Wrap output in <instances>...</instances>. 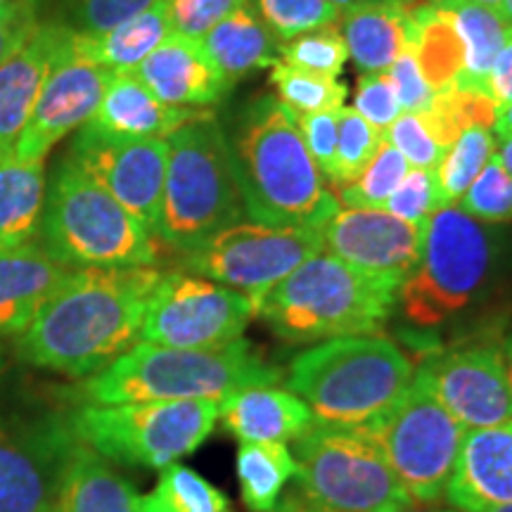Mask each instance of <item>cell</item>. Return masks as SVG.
<instances>
[{"label": "cell", "instance_id": "6da1fadb", "mask_svg": "<svg viewBox=\"0 0 512 512\" xmlns=\"http://www.w3.org/2000/svg\"><path fill=\"white\" fill-rule=\"evenodd\" d=\"M157 266L74 268L19 335L31 366L86 380L140 342Z\"/></svg>", "mask_w": 512, "mask_h": 512}, {"label": "cell", "instance_id": "7a4b0ae2", "mask_svg": "<svg viewBox=\"0 0 512 512\" xmlns=\"http://www.w3.org/2000/svg\"><path fill=\"white\" fill-rule=\"evenodd\" d=\"M242 202L256 223L278 228H323L339 202L292 112L278 98L249 107L233 150Z\"/></svg>", "mask_w": 512, "mask_h": 512}, {"label": "cell", "instance_id": "3957f363", "mask_svg": "<svg viewBox=\"0 0 512 512\" xmlns=\"http://www.w3.org/2000/svg\"><path fill=\"white\" fill-rule=\"evenodd\" d=\"M283 382V370L245 339L221 349H176L138 342L76 389L81 403L216 401L249 387Z\"/></svg>", "mask_w": 512, "mask_h": 512}, {"label": "cell", "instance_id": "277c9868", "mask_svg": "<svg viewBox=\"0 0 512 512\" xmlns=\"http://www.w3.org/2000/svg\"><path fill=\"white\" fill-rule=\"evenodd\" d=\"M399 283L363 273L328 252L252 297L254 316L285 342H325L380 332L396 309Z\"/></svg>", "mask_w": 512, "mask_h": 512}, {"label": "cell", "instance_id": "5b68a950", "mask_svg": "<svg viewBox=\"0 0 512 512\" xmlns=\"http://www.w3.org/2000/svg\"><path fill=\"white\" fill-rule=\"evenodd\" d=\"M508 242L496 226L458 207H441L425 223L420 259L396 294L403 320L418 330L451 323L494 290Z\"/></svg>", "mask_w": 512, "mask_h": 512}, {"label": "cell", "instance_id": "8992f818", "mask_svg": "<svg viewBox=\"0 0 512 512\" xmlns=\"http://www.w3.org/2000/svg\"><path fill=\"white\" fill-rule=\"evenodd\" d=\"M408 356L389 337H335L292 358L287 387L320 425L368 427L413 384Z\"/></svg>", "mask_w": 512, "mask_h": 512}, {"label": "cell", "instance_id": "52a82bcc", "mask_svg": "<svg viewBox=\"0 0 512 512\" xmlns=\"http://www.w3.org/2000/svg\"><path fill=\"white\" fill-rule=\"evenodd\" d=\"M166 145L169 159L157 238L190 254L211 235L247 216L233 147L209 110L171 133Z\"/></svg>", "mask_w": 512, "mask_h": 512}, {"label": "cell", "instance_id": "ba28073f", "mask_svg": "<svg viewBox=\"0 0 512 512\" xmlns=\"http://www.w3.org/2000/svg\"><path fill=\"white\" fill-rule=\"evenodd\" d=\"M41 238L69 268L155 266L159 259L157 235L69 157L46 190Z\"/></svg>", "mask_w": 512, "mask_h": 512}, {"label": "cell", "instance_id": "9c48e42d", "mask_svg": "<svg viewBox=\"0 0 512 512\" xmlns=\"http://www.w3.org/2000/svg\"><path fill=\"white\" fill-rule=\"evenodd\" d=\"M299 501L318 512H399L415 505L368 427L316 425L294 439Z\"/></svg>", "mask_w": 512, "mask_h": 512}, {"label": "cell", "instance_id": "30bf717a", "mask_svg": "<svg viewBox=\"0 0 512 512\" xmlns=\"http://www.w3.org/2000/svg\"><path fill=\"white\" fill-rule=\"evenodd\" d=\"M67 422L74 437L105 460L162 470L190 456L209 439L219 422V403H81Z\"/></svg>", "mask_w": 512, "mask_h": 512}, {"label": "cell", "instance_id": "8fae6325", "mask_svg": "<svg viewBox=\"0 0 512 512\" xmlns=\"http://www.w3.org/2000/svg\"><path fill=\"white\" fill-rule=\"evenodd\" d=\"M368 430L413 503L432 505L446 496L467 430L425 387L413 382Z\"/></svg>", "mask_w": 512, "mask_h": 512}, {"label": "cell", "instance_id": "7c38bea8", "mask_svg": "<svg viewBox=\"0 0 512 512\" xmlns=\"http://www.w3.org/2000/svg\"><path fill=\"white\" fill-rule=\"evenodd\" d=\"M320 252H325L323 228H278L238 221L185 254V266L252 299Z\"/></svg>", "mask_w": 512, "mask_h": 512}, {"label": "cell", "instance_id": "4fadbf2b", "mask_svg": "<svg viewBox=\"0 0 512 512\" xmlns=\"http://www.w3.org/2000/svg\"><path fill=\"white\" fill-rule=\"evenodd\" d=\"M254 318L247 294L197 273H164L147 304L140 342L176 349H221Z\"/></svg>", "mask_w": 512, "mask_h": 512}, {"label": "cell", "instance_id": "5bb4252c", "mask_svg": "<svg viewBox=\"0 0 512 512\" xmlns=\"http://www.w3.org/2000/svg\"><path fill=\"white\" fill-rule=\"evenodd\" d=\"M79 444L67 418L0 420V512H55Z\"/></svg>", "mask_w": 512, "mask_h": 512}, {"label": "cell", "instance_id": "9a60e30c", "mask_svg": "<svg viewBox=\"0 0 512 512\" xmlns=\"http://www.w3.org/2000/svg\"><path fill=\"white\" fill-rule=\"evenodd\" d=\"M413 382L425 387L465 430L512 420V389L501 342H465L422 358Z\"/></svg>", "mask_w": 512, "mask_h": 512}, {"label": "cell", "instance_id": "2e32d148", "mask_svg": "<svg viewBox=\"0 0 512 512\" xmlns=\"http://www.w3.org/2000/svg\"><path fill=\"white\" fill-rule=\"evenodd\" d=\"M69 159L157 235L169 145L162 138H114L81 126Z\"/></svg>", "mask_w": 512, "mask_h": 512}, {"label": "cell", "instance_id": "e0dca14e", "mask_svg": "<svg viewBox=\"0 0 512 512\" xmlns=\"http://www.w3.org/2000/svg\"><path fill=\"white\" fill-rule=\"evenodd\" d=\"M112 74V69L100 67V64L74 53L72 38H69L67 53L48 76L12 152L27 162L48 159L50 150L62 138L91 121Z\"/></svg>", "mask_w": 512, "mask_h": 512}, {"label": "cell", "instance_id": "ac0fdd59", "mask_svg": "<svg viewBox=\"0 0 512 512\" xmlns=\"http://www.w3.org/2000/svg\"><path fill=\"white\" fill-rule=\"evenodd\" d=\"M425 226L384 209H337L323 226L325 252L358 271L403 283L418 264Z\"/></svg>", "mask_w": 512, "mask_h": 512}, {"label": "cell", "instance_id": "d6986e66", "mask_svg": "<svg viewBox=\"0 0 512 512\" xmlns=\"http://www.w3.org/2000/svg\"><path fill=\"white\" fill-rule=\"evenodd\" d=\"M444 498L458 512H489L512 503V420L467 430Z\"/></svg>", "mask_w": 512, "mask_h": 512}, {"label": "cell", "instance_id": "ffe728a7", "mask_svg": "<svg viewBox=\"0 0 512 512\" xmlns=\"http://www.w3.org/2000/svg\"><path fill=\"white\" fill-rule=\"evenodd\" d=\"M72 29L38 24L29 41L0 64V152L12 150L48 76L67 53Z\"/></svg>", "mask_w": 512, "mask_h": 512}, {"label": "cell", "instance_id": "44dd1931", "mask_svg": "<svg viewBox=\"0 0 512 512\" xmlns=\"http://www.w3.org/2000/svg\"><path fill=\"white\" fill-rule=\"evenodd\" d=\"M157 100L174 107H209L233 88L214 67L200 41L171 34L136 69H131Z\"/></svg>", "mask_w": 512, "mask_h": 512}, {"label": "cell", "instance_id": "7402d4cb", "mask_svg": "<svg viewBox=\"0 0 512 512\" xmlns=\"http://www.w3.org/2000/svg\"><path fill=\"white\" fill-rule=\"evenodd\" d=\"M207 107H174L157 100L133 72H114L86 126L114 138H162L202 117Z\"/></svg>", "mask_w": 512, "mask_h": 512}, {"label": "cell", "instance_id": "603a6c76", "mask_svg": "<svg viewBox=\"0 0 512 512\" xmlns=\"http://www.w3.org/2000/svg\"><path fill=\"white\" fill-rule=\"evenodd\" d=\"M72 271L36 242L0 249V335H22Z\"/></svg>", "mask_w": 512, "mask_h": 512}, {"label": "cell", "instance_id": "cb8c5ba5", "mask_svg": "<svg viewBox=\"0 0 512 512\" xmlns=\"http://www.w3.org/2000/svg\"><path fill=\"white\" fill-rule=\"evenodd\" d=\"M223 430L240 444L247 441H294L316 425L311 408L290 389L249 387L219 403Z\"/></svg>", "mask_w": 512, "mask_h": 512}, {"label": "cell", "instance_id": "d4e9b609", "mask_svg": "<svg viewBox=\"0 0 512 512\" xmlns=\"http://www.w3.org/2000/svg\"><path fill=\"white\" fill-rule=\"evenodd\" d=\"M411 5L413 0H384L342 10L339 31L347 43L349 60H354L363 74L387 72L411 43Z\"/></svg>", "mask_w": 512, "mask_h": 512}, {"label": "cell", "instance_id": "484cf974", "mask_svg": "<svg viewBox=\"0 0 512 512\" xmlns=\"http://www.w3.org/2000/svg\"><path fill=\"white\" fill-rule=\"evenodd\" d=\"M200 43L214 67L230 83L259 69H271L278 62L280 41L271 34L252 3L242 5L216 24Z\"/></svg>", "mask_w": 512, "mask_h": 512}, {"label": "cell", "instance_id": "4316f807", "mask_svg": "<svg viewBox=\"0 0 512 512\" xmlns=\"http://www.w3.org/2000/svg\"><path fill=\"white\" fill-rule=\"evenodd\" d=\"M46 159L27 162L0 152V249L34 242L46 204Z\"/></svg>", "mask_w": 512, "mask_h": 512}, {"label": "cell", "instance_id": "83f0119b", "mask_svg": "<svg viewBox=\"0 0 512 512\" xmlns=\"http://www.w3.org/2000/svg\"><path fill=\"white\" fill-rule=\"evenodd\" d=\"M171 34L174 31H171L169 15H166V3L157 0L155 5L117 24L105 34L74 31L72 48L74 53L100 64V67L112 69V72H131Z\"/></svg>", "mask_w": 512, "mask_h": 512}, {"label": "cell", "instance_id": "f1b7e54d", "mask_svg": "<svg viewBox=\"0 0 512 512\" xmlns=\"http://www.w3.org/2000/svg\"><path fill=\"white\" fill-rule=\"evenodd\" d=\"M55 512H138L133 484L88 446H76Z\"/></svg>", "mask_w": 512, "mask_h": 512}, {"label": "cell", "instance_id": "f546056e", "mask_svg": "<svg viewBox=\"0 0 512 512\" xmlns=\"http://www.w3.org/2000/svg\"><path fill=\"white\" fill-rule=\"evenodd\" d=\"M434 3L448 12L463 41V72L453 86L489 93L486 81H489L491 64L501 53L510 34V24L501 17V12L486 8L477 0H434Z\"/></svg>", "mask_w": 512, "mask_h": 512}, {"label": "cell", "instance_id": "4dcf8cb0", "mask_svg": "<svg viewBox=\"0 0 512 512\" xmlns=\"http://www.w3.org/2000/svg\"><path fill=\"white\" fill-rule=\"evenodd\" d=\"M411 46L427 83L434 93L444 91L458 81L463 72V41H460L453 19L434 0L411 5Z\"/></svg>", "mask_w": 512, "mask_h": 512}, {"label": "cell", "instance_id": "1f68e13d", "mask_svg": "<svg viewBox=\"0 0 512 512\" xmlns=\"http://www.w3.org/2000/svg\"><path fill=\"white\" fill-rule=\"evenodd\" d=\"M297 475V460L280 441H247L238 451L242 501L252 512H271Z\"/></svg>", "mask_w": 512, "mask_h": 512}, {"label": "cell", "instance_id": "d6a6232c", "mask_svg": "<svg viewBox=\"0 0 512 512\" xmlns=\"http://www.w3.org/2000/svg\"><path fill=\"white\" fill-rule=\"evenodd\" d=\"M138 512H230V501L195 470L171 463L162 467L155 489L138 496Z\"/></svg>", "mask_w": 512, "mask_h": 512}, {"label": "cell", "instance_id": "836d02e7", "mask_svg": "<svg viewBox=\"0 0 512 512\" xmlns=\"http://www.w3.org/2000/svg\"><path fill=\"white\" fill-rule=\"evenodd\" d=\"M496 136L486 126H467L460 136L453 140L446 155L441 157L434 178L439 185L441 207H456L472 181L482 174V169L494 157Z\"/></svg>", "mask_w": 512, "mask_h": 512}, {"label": "cell", "instance_id": "e575fe53", "mask_svg": "<svg viewBox=\"0 0 512 512\" xmlns=\"http://www.w3.org/2000/svg\"><path fill=\"white\" fill-rule=\"evenodd\" d=\"M271 81L278 93V100L287 110L299 114H313L344 107L347 100V86L330 76L304 72V69L290 67L285 62H275L271 67Z\"/></svg>", "mask_w": 512, "mask_h": 512}, {"label": "cell", "instance_id": "d590c367", "mask_svg": "<svg viewBox=\"0 0 512 512\" xmlns=\"http://www.w3.org/2000/svg\"><path fill=\"white\" fill-rule=\"evenodd\" d=\"M406 159L396 147L384 138V143L377 150L373 162L368 164V169L363 171L356 181L347 185H337L335 197L342 207L349 209H382L384 202L389 200V195L399 188L403 176L408 174Z\"/></svg>", "mask_w": 512, "mask_h": 512}, {"label": "cell", "instance_id": "8d00e7d4", "mask_svg": "<svg viewBox=\"0 0 512 512\" xmlns=\"http://www.w3.org/2000/svg\"><path fill=\"white\" fill-rule=\"evenodd\" d=\"M384 143V131L368 124L354 107H339L337 114V155L332 171V188L356 181Z\"/></svg>", "mask_w": 512, "mask_h": 512}, {"label": "cell", "instance_id": "74e56055", "mask_svg": "<svg viewBox=\"0 0 512 512\" xmlns=\"http://www.w3.org/2000/svg\"><path fill=\"white\" fill-rule=\"evenodd\" d=\"M278 60L304 72L337 79L349 60V50L339 24H330V27L306 31L280 43Z\"/></svg>", "mask_w": 512, "mask_h": 512}, {"label": "cell", "instance_id": "f35d334b", "mask_svg": "<svg viewBox=\"0 0 512 512\" xmlns=\"http://www.w3.org/2000/svg\"><path fill=\"white\" fill-rule=\"evenodd\" d=\"M456 207L475 221L489 223V226L512 223V176L496 152L486 162L482 174L465 190Z\"/></svg>", "mask_w": 512, "mask_h": 512}, {"label": "cell", "instance_id": "ab89813d", "mask_svg": "<svg viewBox=\"0 0 512 512\" xmlns=\"http://www.w3.org/2000/svg\"><path fill=\"white\" fill-rule=\"evenodd\" d=\"M254 10L280 43L306 31L339 24L342 10L328 0H254Z\"/></svg>", "mask_w": 512, "mask_h": 512}, {"label": "cell", "instance_id": "60d3db41", "mask_svg": "<svg viewBox=\"0 0 512 512\" xmlns=\"http://www.w3.org/2000/svg\"><path fill=\"white\" fill-rule=\"evenodd\" d=\"M382 209L399 216L403 221L415 223V226H425L434 211L441 209L439 185L437 178H434V171L408 169L399 188L389 195Z\"/></svg>", "mask_w": 512, "mask_h": 512}, {"label": "cell", "instance_id": "b9f144b4", "mask_svg": "<svg viewBox=\"0 0 512 512\" xmlns=\"http://www.w3.org/2000/svg\"><path fill=\"white\" fill-rule=\"evenodd\" d=\"M384 138L401 152L411 169L434 171L446 155V150L437 143L432 131L427 128L420 112H403L392 126L384 131Z\"/></svg>", "mask_w": 512, "mask_h": 512}, {"label": "cell", "instance_id": "7bdbcfd3", "mask_svg": "<svg viewBox=\"0 0 512 512\" xmlns=\"http://www.w3.org/2000/svg\"><path fill=\"white\" fill-rule=\"evenodd\" d=\"M171 31L176 36L202 41L216 24L223 22L249 0H164Z\"/></svg>", "mask_w": 512, "mask_h": 512}, {"label": "cell", "instance_id": "ee69618b", "mask_svg": "<svg viewBox=\"0 0 512 512\" xmlns=\"http://www.w3.org/2000/svg\"><path fill=\"white\" fill-rule=\"evenodd\" d=\"M354 110L361 114L368 124L380 128V131H387V128L401 117L399 98H396L394 83L389 79L387 72L358 76Z\"/></svg>", "mask_w": 512, "mask_h": 512}, {"label": "cell", "instance_id": "f6af8a7d", "mask_svg": "<svg viewBox=\"0 0 512 512\" xmlns=\"http://www.w3.org/2000/svg\"><path fill=\"white\" fill-rule=\"evenodd\" d=\"M337 114H339V107L337 110H325V112H313V114L292 112L294 121H297L299 133H302L306 150L311 152L313 162L318 164V169L323 171L328 181L332 178V171H335Z\"/></svg>", "mask_w": 512, "mask_h": 512}, {"label": "cell", "instance_id": "bcb514c9", "mask_svg": "<svg viewBox=\"0 0 512 512\" xmlns=\"http://www.w3.org/2000/svg\"><path fill=\"white\" fill-rule=\"evenodd\" d=\"M389 79L394 83L396 98H399L401 112H425L434 98L432 86L427 83L418 55L411 43L403 48V53L396 57L392 67L387 69Z\"/></svg>", "mask_w": 512, "mask_h": 512}, {"label": "cell", "instance_id": "7dc6e473", "mask_svg": "<svg viewBox=\"0 0 512 512\" xmlns=\"http://www.w3.org/2000/svg\"><path fill=\"white\" fill-rule=\"evenodd\" d=\"M38 29L34 0L0 3V64L15 55Z\"/></svg>", "mask_w": 512, "mask_h": 512}, {"label": "cell", "instance_id": "c3c4849f", "mask_svg": "<svg viewBox=\"0 0 512 512\" xmlns=\"http://www.w3.org/2000/svg\"><path fill=\"white\" fill-rule=\"evenodd\" d=\"M157 0H81L83 34H105Z\"/></svg>", "mask_w": 512, "mask_h": 512}, {"label": "cell", "instance_id": "681fc988", "mask_svg": "<svg viewBox=\"0 0 512 512\" xmlns=\"http://www.w3.org/2000/svg\"><path fill=\"white\" fill-rule=\"evenodd\" d=\"M486 86H489V95L494 98L498 107L512 102V27L508 38H505L501 53L496 55L494 64H491Z\"/></svg>", "mask_w": 512, "mask_h": 512}, {"label": "cell", "instance_id": "f907efd6", "mask_svg": "<svg viewBox=\"0 0 512 512\" xmlns=\"http://www.w3.org/2000/svg\"><path fill=\"white\" fill-rule=\"evenodd\" d=\"M494 136L498 140H505V138H512V102L508 105L498 107V114H496V121H494Z\"/></svg>", "mask_w": 512, "mask_h": 512}, {"label": "cell", "instance_id": "816d5d0a", "mask_svg": "<svg viewBox=\"0 0 512 512\" xmlns=\"http://www.w3.org/2000/svg\"><path fill=\"white\" fill-rule=\"evenodd\" d=\"M501 354H503L505 375H508V384H510V389H512V332L501 339Z\"/></svg>", "mask_w": 512, "mask_h": 512}, {"label": "cell", "instance_id": "f5cc1de1", "mask_svg": "<svg viewBox=\"0 0 512 512\" xmlns=\"http://www.w3.org/2000/svg\"><path fill=\"white\" fill-rule=\"evenodd\" d=\"M271 512H318V510H313V508H309V505H304L297 496H287L285 501L280 505H275V510H271Z\"/></svg>", "mask_w": 512, "mask_h": 512}, {"label": "cell", "instance_id": "db71d44e", "mask_svg": "<svg viewBox=\"0 0 512 512\" xmlns=\"http://www.w3.org/2000/svg\"><path fill=\"white\" fill-rule=\"evenodd\" d=\"M496 155L503 162L505 169H508V174L512 176V138L501 140V147H496Z\"/></svg>", "mask_w": 512, "mask_h": 512}, {"label": "cell", "instance_id": "11a10c76", "mask_svg": "<svg viewBox=\"0 0 512 512\" xmlns=\"http://www.w3.org/2000/svg\"><path fill=\"white\" fill-rule=\"evenodd\" d=\"M328 3L337 5L339 10H349V8H356V5H366V3H384V0H328ZM403 3H411V0H403Z\"/></svg>", "mask_w": 512, "mask_h": 512}, {"label": "cell", "instance_id": "9f6ffc18", "mask_svg": "<svg viewBox=\"0 0 512 512\" xmlns=\"http://www.w3.org/2000/svg\"><path fill=\"white\" fill-rule=\"evenodd\" d=\"M498 12H501V17L512 27V0H501V5H498Z\"/></svg>", "mask_w": 512, "mask_h": 512}, {"label": "cell", "instance_id": "6f0895ef", "mask_svg": "<svg viewBox=\"0 0 512 512\" xmlns=\"http://www.w3.org/2000/svg\"><path fill=\"white\" fill-rule=\"evenodd\" d=\"M477 3H482V5H486V8H491V10H498L501 0H477Z\"/></svg>", "mask_w": 512, "mask_h": 512}, {"label": "cell", "instance_id": "680465c9", "mask_svg": "<svg viewBox=\"0 0 512 512\" xmlns=\"http://www.w3.org/2000/svg\"><path fill=\"white\" fill-rule=\"evenodd\" d=\"M399 512H458V510H439V508H427V510H413V508H406V510H399Z\"/></svg>", "mask_w": 512, "mask_h": 512}, {"label": "cell", "instance_id": "91938a15", "mask_svg": "<svg viewBox=\"0 0 512 512\" xmlns=\"http://www.w3.org/2000/svg\"><path fill=\"white\" fill-rule=\"evenodd\" d=\"M489 512H512V503H505V505H501V508H494Z\"/></svg>", "mask_w": 512, "mask_h": 512}, {"label": "cell", "instance_id": "94428289", "mask_svg": "<svg viewBox=\"0 0 512 512\" xmlns=\"http://www.w3.org/2000/svg\"><path fill=\"white\" fill-rule=\"evenodd\" d=\"M0 3H8V0H0Z\"/></svg>", "mask_w": 512, "mask_h": 512}]
</instances>
